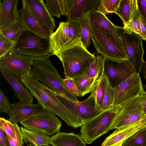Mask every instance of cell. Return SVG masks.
<instances>
[{
  "label": "cell",
  "mask_w": 146,
  "mask_h": 146,
  "mask_svg": "<svg viewBox=\"0 0 146 146\" xmlns=\"http://www.w3.org/2000/svg\"><path fill=\"white\" fill-rule=\"evenodd\" d=\"M120 106L112 105L80 127V136L86 144H91L111 130Z\"/></svg>",
  "instance_id": "obj_4"
},
{
  "label": "cell",
  "mask_w": 146,
  "mask_h": 146,
  "mask_svg": "<svg viewBox=\"0 0 146 146\" xmlns=\"http://www.w3.org/2000/svg\"><path fill=\"white\" fill-rule=\"evenodd\" d=\"M45 4L48 11L53 17L60 18L61 15L57 0H46Z\"/></svg>",
  "instance_id": "obj_40"
},
{
  "label": "cell",
  "mask_w": 146,
  "mask_h": 146,
  "mask_svg": "<svg viewBox=\"0 0 146 146\" xmlns=\"http://www.w3.org/2000/svg\"><path fill=\"white\" fill-rule=\"evenodd\" d=\"M68 22H61L56 30L50 38L51 52L52 55L74 46L69 36Z\"/></svg>",
  "instance_id": "obj_15"
},
{
  "label": "cell",
  "mask_w": 146,
  "mask_h": 146,
  "mask_svg": "<svg viewBox=\"0 0 146 146\" xmlns=\"http://www.w3.org/2000/svg\"><path fill=\"white\" fill-rule=\"evenodd\" d=\"M68 23V30L71 42L74 46L81 42V25L80 20L67 21Z\"/></svg>",
  "instance_id": "obj_32"
},
{
  "label": "cell",
  "mask_w": 146,
  "mask_h": 146,
  "mask_svg": "<svg viewBox=\"0 0 146 146\" xmlns=\"http://www.w3.org/2000/svg\"><path fill=\"white\" fill-rule=\"evenodd\" d=\"M29 75L56 94L73 101H79L77 97L66 86L49 57L33 58Z\"/></svg>",
  "instance_id": "obj_2"
},
{
  "label": "cell",
  "mask_w": 146,
  "mask_h": 146,
  "mask_svg": "<svg viewBox=\"0 0 146 146\" xmlns=\"http://www.w3.org/2000/svg\"><path fill=\"white\" fill-rule=\"evenodd\" d=\"M56 95L60 101L69 110L76 113L84 123L103 111L98 108L95 98L92 94L86 100L78 102L73 101L57 94Z\"/></svg>",
  "instance_id": "obj_14"
},
{
  "label": "cell",
  "mask_w": 146,
  "mask_h": 146,
  "mask_svg": "<svg viewBox=\"0 0 146 146\" xmlns=\"http://www.w3.org/2000/svg\"><path fill=\"white\" fill-rule=\"evenodd\" d=\"M94 57L90 63L84 75L91 78L100 77L103 75L104 58L94 53Z\"/></svg>",
  "instance_id": "obj_26"
},
{
  "label": "cell",
  "mask_w": 146,
  "mask_h": 146,
  "mask_svg": "<svg viewBox=\"0 0 146 146\" xmlns=\"http://www.w3.org/2000/svg\"><path fill=\"white\" fill-rule=\"evenodd\" d=\"M49 142L52 146H86L80 136L74 132L59 131L50 137Z\"/></svg>",
  "instance_id": "obj_22"
},
{
  "label": "cell",
  "mask_w": 146,
  "mask_h": 146,
  "mask_svg": "<svg viewBox=\"0 0 146 146\" xmlns=\"http://www.w3.org/2000/svg\"><path fill=\"white\" fill-rule=\"evenodd\" d=\"M52 146L51 145H44V146Z\"/></svg>",
  "instance_id": "obj_51"
},
{
  "label": "cell",
  "mask_w": 146,
  "mask_h": 146,
  "mask_svg": "<svg viewBox=\"0 0 146 146\" xmlns=\"http://www.w3.org/2000/svg\"><path fill=\"white\" fill-rule=\"evenodd\" d=\"M115 146H122V145H118Z\"/></svg>",
  "instance_id": "obj_52"
},
{
  "label": "cell",
  "mask_w": 146,
  "mask_h": 146,
  "mask_svg": "<svg viewBox=\"0 0 146 146\" xmlns=\"http://www.w3.org/2000/svg\"><path fill=\"white\" fill-rule=\"evenodd\" d=\"M20 128L25 143H31L35 146L50 145V137L29 130L22 126Z\"/></svg>",
  "instance_id": "obj_24"
},
{
  "label": "cell",
  "mask_w": 146,
  "mask_h": 146,
  "mask_svg": "<svg viewBox=\"0 0 146 146\" xmlns=\"http://www.w3.org/2000/svg\"><path fill=\"white\" fill-rule=\"evenodd\" d=\"M5 94L0 89V111L7 113L10 111L11 106Z\"/></svg>",
  "instance_id": "obj_41"
},
{
  "label": "cell",
  "mask_w": 146,
  "mask_h": 146,
  "mask_svg": "<svg viewBox=\"0 0 146 146\" xmlns=\"http://www.w3.org/2000/svg\"><path fill=\"white\" fill-rule=\"evenodd\" d=\"M88 18L89 22L96 27L111 35L124 50L115 25L109 20L106 15L98 11H92L88 14Z\"/></svg>",
  "instance_id": "obj_20"
},
{
  "label": "cell",
  "mask_w": 146,
  "mask_h": 146,
  "mask_svg": "<svg viewBox=\"0 0 146 146\" xmlns=\"http://www.w3.org/2000/svg\"><path fill=\"white\" fill-rule=\"evenodd\" d=\"M16 43L7 38L0 32V58L13 50Z\"/></svg>",
  "instance_id": "obj_37"
},
{
  "label": "cell",
  "mask_w": 146,
  "mask_h": 146,
  "mask_svg": "<svg viewBox=\"0 0 146 146\" xmlns=\"http://www.w3.org/2000/svg\"><path fill=\"white\" fill-rule=\"evenodd\" d=\"M138 10L146 18V0H137Z\"/></svg>",
  "instance_id": "obj_44"
},
{
  "label": "cell",
  "mask_w": 146,
  "mask_h": 146,
  "mask_svg": "<svg viewBox=\"0 0 146 146\" xmlns=\"http://www.w3.org/2000/svg\"><path fill=\"white\" fill-rule=\"evenodd\" d=\"M89 24L92 40L98 53L111 59L128 60L124 50L111 35L98 29L90 22Z\"/></svg>",
  "instance_id": "obj_7"
},
{
  "label": "cell",
  "mask_w": 146,
  "mask_h": 146,
  "mask_svg": "<svg viewBox=\"0 0 146 146\" xmlns=\"http://www.w3.org/2000/svg\"><path fill=\"white\" fill-rule=\"evenodd\" d=\"M22 7L19 11V22L26 30L41 37L49 38L53 32L38 17L27 0H22Z\"/></svg>",
  "instance_id": "obj_11"
},
{
  "label": "cell",
  "mask_w": 146,
  "mask_h": 146,
  "mask_svg": "<svg viewBox=\"0 0 146 146\" xmlns=\"http://www.w3.org/2000/svg\"><path fill=\"white\" fill-rule=\"evenodd\" d=\"M101 77L91 78L84 75L76 77L72 80L82 97H83L87 94L91 93L94 85Z\"/></svg>",
  "instance_id": "obj_25"
},
{
  "label": "cell",
  "mask_w": 146,
  "mask_h": 146,
  "mask_svg": "<svg viewBox=\"0 0 146 146\" xmlns=\"http://www.w3.org/2000/svg\"><path fill=\"white\" fill-rule=\"evenodd\" d=\"M33 58L19 54L13 49L0 58V67L20 78L29 75Z\"/></svg>",
  "instance_id": "obj_13"
},
{
  "label": "cell",
  "mask_w": 146,
  "mask_h": 146,
  "mask_svg": "<svg viewBox=\"0 0 146 146\" xmlns=\"http://www.w3.org/2000/svg\"><path fill=\"white\" fill-rule=\"evenodd\" d=\"M74 0H57L61 15L68 17L70 14Z\"/></svg>",
  "instance_id": "obj_39"
},
{
  "label": "cell",
  "mask_w": 146,
  "mask_h": 146,
  "mask_svg": "<svg viewBox=\"0 0 146 146\" xmlns=\"http://www.w3.org/2000/svg\"><path fill=\"white\" fill-rule=\"evenodd\" d=\"M121 0H100L98 11L106 15L116 12Z\"/></svg>",
  "instance_id": "obj_34"
},
{
  "label": "cell",
  "mask_w": 146,
  "mask_h": 146,
  "mask_svg": "<svg viewBox=\"0 0 146 146\" xmlns=\"http://www.w3.org/2000/svg\"><path fill=\"white\" fill-rule=\"evenodd\" d=\"M25 29L19 21L13 25L0 30L5 36L17 42Z\"/></svg>",
  "instance_id": "obj_31"
},
{
  "label": "cell",
  "mask_w": 146,
  "mask_h": 146,
  "mask_svg": "<svg viewBox=\"0 0 146 146\" xmlns=\"http://www.w3.org/2000/svg\"><path fill=\"white\" fill-rule=\"evenodd\" d=\"M141 72L143 75L145 79L146 80V61H144L141 66Z\"/></svg>",
  "instance_id": "obj_46"
},
{
  "label": "cell",
  "mask_w": 146,
  "mask_h": 146,
  "mask_svg": "<svg viewBox=\"0 0 146 146\" xmlns=\"http://www.w3.org/2000/svg\"><path fill=\"white\" fill-rule=\"evenodd\" d=\"M139 10L137 0H132V12L129 24L126 26L141 37L139 17Z\"/></svg>",
  "instance_id": "obj_33"
},
{
  "label": "cell",
  "mask_w": 146,
  "mask_h": 146,
  "mask_svg": "<svg viewBox=\"0 0 146 146\" xmlns=\"http://www.w3.org/2000/svg\"><path fill=\"white\" fill-rule=\"evenodd\" d=\"M102 76L94 85L91 92L95 98L98 108L101 110V106L102 103L104 94V88L102 82Z\"/></svg>",
  "instance_id": "obj_35"
},
{
  "label": "cell",
  "mask_w": 146,
  "mask_h": 146,
  "mask_svg": "<svg viewBox=\"0 0 146 146\" xmlns=\"http://www.w3.org/2000/svg\"><path fill=\"white\" fill-rule=\"evenodd\" d=\"M13 50L17 53L34 58L49 57L51 52L50 38L41 37L24 30Z\"/></svg>",
  "instance_id": "obj_6"
},
{
  "label": "cell",
  "mask_w": 146,
  "mask_h": 146,
  "mask_svg": "<svg viewBox=\"0 0 146 146\" xmlns=\"http://www.w3.org/2000/svg\"><path fill=\"white\" fill-rule=\"evenodd\" d=\"M132 0H121L115 13L122 20L124 26L130 23L132 12Z\"/></svg>",
  "instance_id": "obj_28"
},
{
  "label": "cell",
  "mask_w": 146,
  "mask_h": 146,
  "mask_svg": "<svg viewBox=\"0 0 146 146\" xmlns=\"http://www.w3.org/2000/svg\"><path fill=\"white\" fill-rule=\"evenodd\" d=\"M101 79L104 88V94L102 103L101 106V110L104 111L107 110L113 105L114 92L113 88L103 74Z\"/></svg>",
  "instance_id": "obj_27"
},
{
  "label": "cell",
  "mask_w": 146,
  "mask_h": 146,
  "mask_svg": "<svg viewBox=\"0 0 146 146\" xmlns=\"http://www.w3.org/2000/svg\"><path fill=\"white\" fill-rule=\"evenodd\" d=\"M140 27L141 33V37L143 40H146V18L139 11Z\"/></svg>",
  "instance_id": "obj_43"
},
{
  "label": "cell",
  "mask_w": 146,
  "mask_h": 146,
  "mask_svg": "<svg viewBox=\"0 0 146 146\" xmlns=\"http://www.w3.org/2000/svg\"><path fill=\"white\" fill-rule=\"evenodd\" d=\"M100 0H74L66 21L79 20L83 15L92 11H98Z\"/></svg>",
  "instance_id": "obj_21"
},
{
  "label": "cell",
  "mask_w": 146,
  "mask_h": 146,
  "mask_svg": "<svg viewBox=\"0 0 146 146\" xmlns=\"http://www.w3.org/2000/svg\"><path fill=\"white\" fill-rule=\"evenodd\" d=\"M20 123L27 129L49 136L59 132L62 125L55 115L43 108Z\"/></svg>",
  "instance_id": "obj_8"
},
{
  "label": "cell",
  "mask_w": 146,
  "mask_h": 146,
  "mask_svg": "<svg viewBox=\"0 0 146 146\" xmlns=\"http://www.w3.org/2000/svg\"><path fill=\"white\" fill-rule=\"evenodd\" d=\"M43 109L42 106L38 104H33L19 102L11 104L8 113L10 121L17 124L31 115Z\"/></svg>",
  "instance_id": "obj_19"
},
{
  "label": "cell",
  "mask_w": 146,
  "mask_h": 146,
  "mask_svg": "<svg viewBox=\"0 0 146 146\" xmlns=\"http://www.w3.org/2000/svg\"><path fill=\"white\" fill-rule=\"evenodd\" d=\"M20 78L43 109L58 115L68 125L74 128L80 127L84 123L80 117L60 101L55 92L42 82L29 74L23 76Z\"/></svg>",
  "instance_id": "obj_1"
},
{
  "label": "cell",
  "mask_w": 146,
  "mask_h": 146,
  "mask_svg": "<svg viewBox=\"0 0 146 146\" xmlns=\"http://www.w3.org/2000/svg\"><path fill=\"white\" fill-rule=\"evenodd\" d=\"M145 45H146V40H145Z\"/></svg>",
  "instance_id": "obj_53"
},
{
  "label": "cell",
  "mask_w": 146,
  "mask_h": 146,
  "mask_svg": "<svg viewBox=\"0 0 146 146\" xmlns=\"http://www.w3.org/2000/svg\"><path fill=\"white\" fill-rule=\"evenodd\" d=\"M88 14L83 16L80 19L81 25L80 41L86 48L89 47L92 41Z\"/></svg>",
  "instance_id": "obj_30"
},
{
  "label": "cell",
  "mask_w": 146,
  "mask_h": 146,
  "mask_svg": "<svg viewBox=\"0 0 146 146\" xmlns=\"http://www.w3.org/2000/svg\"><path fill=\"white\" fill-rule=\"evenodd\" d=\"M115 28L121 40L128 61L135 72L139 74L144 61L143 56L145 53L142 38L126 26L115 25Z\"/></svg>",
  "instance_id": "obj_5"
},
{
  "label": "cell",
  "mask_w": 146,
  "mask_h": 146,
  "mask_svg": "<svg viewBox=\"0 0 146 146\" xmlns=\"http://www.w3.org/2000/svg\"><path fill=\"white\" fill-rule=\"evenodd\" d=\"M36 14L52 31L56 27L54 17L48 10L42 0H27Z\"/></svg>",
  "instance_id": "obj_23"
},
{
  "label": "cell",
  "mask_w": 146,
  "mask_h": 146,
  "mask_svg": "<svg viewBox=\"0 0 146 146\" xmlns=\"http://www.w3.org/2000/svg\"><path fill=\"white\" fill-rule=\"evenodd\" d=\"M113 89V106H121L141 95L144 90L140 75L135 72Z\"/></svg>",
  "instance_id": "obj_12"
},
{
  "label": "cell",
  "mask_w": 146,
  "mask_h": 146,
  "mask_svg": "<svg viewBox=\"0 0 146 146\" xmlns=\"http://www.w3.org/2000/svg\"><path fill=\"white\" fill-rule=\"evenodd\" d=\"M63 65L65 78L73 79L84 75L94 57L80 42L66 50L55 54Z\"/></svg>",
  "instance_id": "obj_3"
},
{
  "label": "cell",
  "mask_w": 146,
  "mask_h": 146,
  "mask_svg": "<svg viewBox=\"0 0 146 146\" xmlns=\"http://www.w3.org/2000/svg\"><path fill=\"white\" fill-rule=\"evenodd\" d=\"M8 146H24V138L20 128L17 124L15 139L5 135Z\"/></svg>",
  "instance_id": "obj_38"
},
{
  "label": "cell",
  "mask_w": 146,
  "mask_h": 146,
  "mask_svg": "<svg viewBox=\"0 0 146 146\" xmlns=\"http://www.w3.org/2000/svg\"><path fill=\"white\" fill-rule=\"evenodd\" d=\"M2 75L11 86L16 97L19 102L33 104L34 96L21 81L20 78L0 67Z\"/></svg>",
  "instance_id": "obj_17"
},
{
  "label": "cell",
  "mask_w": 146,
  "mask_h": 146,
  "mask_svg": "<svg viewBox=\"0 0 146 146\" xmlns=\"http://www.w3.org/2000/svg\"><path fill=\"white\" fill-rule=\"evenodd\" d=\"M142 95L144 98V101L143 106V111L146 115V92L144 90L143 92Z\"/></svg>",
  "instance_id": "obj_47"
},
{
  "label": "cell",
  "mask_w": 146,
  "mask_h": 146,
  "mask_svg": "<svg viewBox=\"0 0 146 146\" xmlns=\"http://www.w3.org/2000/svg\"><path fill=\"white\" fill-rule=\"evenodd\" d=\"M144 98L142 95L129 100L120 106L111 128L116 129L143 120Z\"/></svg>",
  "instance_id": "obj_9"
},
{
  "label": "cell",
  "mask_w": 146,
  "mask_h": 146,
  "mask_svg": "<svg viewBox=\"0 0 146 146\" xmlns=\"http://www.w3.org/2000/svg\"><path fill=\"white\" fill-rule=\"evenodd\" d=\"M17 123L12 122L5 118H0V129L5 135L15 139L16 137V128Z\"/></svg>",
  "instance_id": "obj_36"
},
{
  "label": "cell",
  "mask_w": 146,
  "mask_h": 146,
  "mask_svg": "<svg viewBox=\"0 0 146 146\" xmlns=\"http://www.w3.org/2000/svg\"><path fill=\"white\" fill-rule=\"evenodd\" d=\"M18 0H4L0 1V30L19 21Z\"/></svg>",
  "instance_id": "obj_18"
},
{
  "label": "cell",
  "mask_w": 146,
  "mask_h": 146,
  "mask_svg": "<svg viewBox=\"0 0 146 146\" xmlns=\"http://www.w3.org/2000/svg\"><path fill=\"white\" fill-rule=\"evenodd\" d=\"M135 73L128 60H117L104 58L103 74L113 88Z\"/></svg>",
  "instance_id": "obj_10"
},
{
  "label": "cell",
  "mask_w": 146,
  "mask_h": 146,
  "mask_svg": "<svg viewBox=\"0 0 146 146\" xmlns=\"http://www.w3.org/2000/svg\"><path fill=\"white\" fill-rule=\"evenodd\" d=\"M144 120L146 123V115H145L144 118Z\"/></svg>",
  "instance_id": "obj_49"
},
{
  "label": "cell",
  "mask_w": 146,
  "mask_h": 146,
  "mask_svg": "<svg viewBox=\"0 0 146 146\" xmlns=\"http://www.w3.org/2000/svg\"><path fill=\"white\" fill-rule=\"evenodd\" d=\"M64 82L67 88L77 97L82 96L72 79L65 78L63 79Z\"/></svg>",
  "instance_id": "obj_42"
},
{
  "label": "cell",
  "mask_w": 146,
  "mask_h": 146,
  "mask_svg": "<svg viewBox=\"0 0 146 146\" xmlns=\"http://www.w3.org/2000/svg\"><path fill=\"white\" fill-rule=\"evenodd\" d=\"M122 146H146V127L138 131L124 141Z\"/></svg>",
  "instance_id": "obj_29"
},
{
  "label": "cell",
  "mask_w": 146,
  "mask_h": 146,
  "mask_svg": "<svg viewBox=\"0 0 146 146\" xmlns=\"http://www.w3.org/2000/svg\"><path fill=\"white\" fill-rule=\"evenodd\" d=\"M144 88L146 90V84L143 86Z\"/></svg>",
  "instance_id": "obj_50"
},
{
  "label": "cell",
  "mask_w": 146,
  "mask_h": 146,
  "mask_svg": "<svg viewBox=\"0 0 146 146\" xmlns=\"http://www.w3.org/2000/svg\"><path fill=\"white\" fill-rule=\"evenodd\" d=\"M0 146H8L3 132L0 129Z\"/></svg>",
  "instance_id": "obj_45"
},
{
  "label": "cell",
  "mask_w": 146,
  "mask_h": 146,
  "mask_svg": "<svg viewBox=\"0 0 146 146\" xmlns=\"http://www.w3.org/2000/svg\"><path fill=\"white\" fill-rule=\"evenodd\" d=\"M27 146H35L31 143H29V144H28L27 145Z\"/></svg>",
  "instance_id": "obj_48"
},
{
  "label": "cell",
  "mask_w": 146,
  "mask_h": 146,
  "mask_svg": "<svg viewBox=\"0 0 146 146\" xmlns=\"http://www.w3.org/2000/svg\"><path fill=\"white\" fill-rule=\"evenodd\" d=\"M146 127L144 120L115 129L107 137L101 146H115L122 145L123 141L138 131Z\"/></svg>",
  "instance_id": "obj_16"
}]
</instances>
